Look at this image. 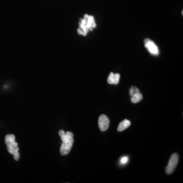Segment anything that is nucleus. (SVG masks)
I'll list each match as a JSON object with an SVG mask.
<instances>
[{"label":"nucleus","mask_w":183,"mask_h":183,"mask_svg":"<svg viewBox=\"0 0 183 183\" xmlns=\"http://www.w3.org/2000/svg\"><path fill=\"white\" fill-rule=\"evenodd\" d=\"M144 46L149 52L154 55H158L159 54V50L158 47L154 42L151 39H147L144 40Z\"/></svg>","instance_id":"20e7f679"},{"label":"nucleus","mask_w":183,"mask_h":183,"mask_svg":"<svg viewBox=\"0 0 183 183\" xmlns=\"http://www.w3.org/2000/svg\"><path fill=\"white\" fill-rule=\"evenodd\" d=\"M89 15L87 14H85L84 16V18L87 19L89 17Z\"/></svg>","instance_id":"ddd939ff"},{"label":"nucleus","mask_w":183,"mask_h":183,"mask_svg":"<svg viewBox=\"0 0 183 183\" xmlns=\"http://www.w3.org/2000/svg\"><path fill=\"white\" fill-rule=\"evenodd\" d=\"M77 32L80 35H82L83 36H86L87 34V33L83 31V30L80 28L77 29Z\"/></svg>","instance_id":"9b49d317"},{"label":"nucleus","mask_w":183,"mask_h":183,"mask_svg":"<svg viewBox=\"0 0 183 183\" xmlns=\"http://www.w3.org/2000/svg\"><path fill=\"white\" fill-rule=\"evenodd\" d=\"M139 92H140V91L136 87H132L129 90V93L131 96Z\"/></svg>","instance_id":"1a4fd4ad"},{"label":"nucleus","mask_w":183,"mask_h":183,"mask_svg":"<svg viewBox=\"0 0 183 183\" xmlns=\"http://www.w3.org/2000/svg\"><path fill=\"white\" fill-rule=\"evenodd\" d=\"M129 159L128 157L124 156L122 157L120 160V162L121 164H124L128 162Z\"/></svg>","instance_id":"9d476101"},{"label":"nucleus","mask_w":183,"mask_h":183,"mask_svg":"<svg viewBox=\"0 0 183 183\" xmlns=\"http://www.w3.org/2000/svg\"><path fill=\"white\" fill-rule=\"evenodd\" d=\"M178 160L179 156L177 154L174 153L172 155L166 168V172L167 174H172L174 171L177 165Z\"/></svg>","instance_id":"7ed1b4c3"},{"label":"nucleus","mask_w":183,"mask_h":183,"mask_svg":"<svg viewBox=\"0 0 183 183\" xmlns=\"http://www.w3.org/2000/svg\"><path fill=\"white\" fill-rule=\"evenodd\" d=\"M58 133L62 141L60 151L62 155L65 156L69 154L72 148L74 142L73 134L70 132L65 133L62 130H59Z\"/></svg>","instance_id":"f257e3e1"},{"label":"nucleus","mask_w":183,"mask_h":183,"mask_svg":"<svg viewBox=\"0 0 183 183\" xmlns=\"http://www.w3.org/2000/svg\"><path fill=\"white\" fill-rule=\"evenodd\" d=\"M87 19H81V23L83 25H85L87 23Z\"/></svg>","instance_id":"f8f14e48"},{"label":"nucleus","mask_w":183,"mask_h":183,"mask_svg":"<svg viewBox=\"0 0 183 183\" xmlns=\"http://www.w3.org/2000/svg\"><path fill=\"white\" fill-rule=\"evenodd\" d=\"M131 97V101L133 103H137L140 102L143 98L142 95L140 92L137 93Z\"/></svg>","instance_id":"6e6552de"},{"label":"nucleus","mask_w":183,"mask_h":183,"mask_svg":"<svg viewBox=\"0 0 183 183\" xmlns=\"http://www.w3.org/2000/svg\"><path fill=\"white\" fill-rule=\"evenodd\" d=\"M98 124L99 128L101 131H106L109 128L110 120L106 115H101L99 117Z\"/></svg>","instance_id":"39448f33"},{"label":"nucleus","mask_w":183,"mask_h":183,"mask_svg":"<svg viewBox=\"0 0 183 183\" xmlns=\"http://www.w3.org/2000/svg\"><path fill=\"white\" fill-rule=\"evenodd\" d=\"M131 124L130 121L128 119H125L121 121L119 124L118 128H117V130L119 132H121V131H124L128 128L130 126Z\"/></svg>","instance_id":"0eeeda50"},{"label":"nucleus","mask_w":183,"mask_h":183,"mask_svg":"<svg viewBox=\"0 0 183 183\" xmlns=\"http://www.w3.org/2000/svg\"><path fill=\"white\" fill-rule=\"evenodd\" d=\"M120 78V75L119 74L111 72L109 75L107 81L109 84L117 85L119 83Z\"/></svg>","instance_id":"423d86ee"},{"label":"nucleus","mask_w":183,"mask_h":183,"mask_svg":"<svg viewBox=\"0 0 183 183\" xmlns=\"http://www.w3.org/2000/svg\"><path fill=\"white\" fill-rule=\"evenodd\" d=\"M5 144L7 145V148L9 153L12 155L16 161H18L20 156L19 152V149L18 147V143L15 142L14 135L8 134L5 137Z\"/></svg>","instance_id":"f03ea898"}]
</instances>
